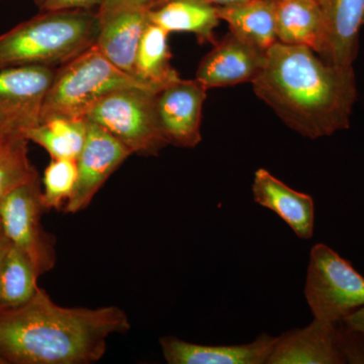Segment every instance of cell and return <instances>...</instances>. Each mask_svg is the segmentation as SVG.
Segmentation results:
<instances>
[{
	"mask_svg": "<svg viewBox=\"0 0 364 364\" xmlns=\"http://www.w3.org/2000/svg\"><path fill=\"white\" fill-rule=\"evenodd\" d=\"M37 170L28 155V141L16 144L0 157V205L11 191L38 178Z\"/></svg>",
	"mask_w": 364,
	"mask_h": 364,
	"instance_id": "cb8c5ba5",
	"label": "cell"
},
{
	"mask_svg": "<svg viewBox=\"0 0 364 364\" xmlns=\"http://www.w3.org/2000/svg\"><path fill=\"white\" fill-rule=\"evenodd\" d=\"M33 1L37 2V1H38V0H33Z\"/></svg>",
	"mask_w": 364,
	"mask_h": 364,
	"instance_id": "4dcf8cb0",
	"label": "cell"
},
{
	"mask_svg": "<svg viewBox=\"0 0 364 364\" xmlns=\"http://www.w3.org/2000/svg\"><path fill=\"white\" fill-rule=\"evenodd\" d=\"M46 212L40 179L18 186L0 205V226L11 245L20 249L40 277L56 264V240L42 225Z\"/></svg>",
	"mask_w": 364,
	"mask_h": 364,
	"instance_id": "ba28073f",
	"label": "cell"
},
{
	"mask_svg": "<svg viewBox=\"0 0 364 364\" xmlns=\"http://www.w3.org/2000/svg\"><path fill=\"white\" fill-rule=\"evenodd\" d=\"M277 42L310 48L320 56L325 23L318 0H274Z\"/></svg>",
	"mask_w": 364,
	"mask_h": 364,
	"instance_id": "e0dca14e",
	"label": "cell"
},
{
	"mask_svg": "<svg viewBox=\"0 0 364 364\" xmlns=\"http://www.w3.org/2000/svg\"><path fill=\"white\" fill-rule=\"evenodd\" d=\"M325 23L320 57L341 69H352L358 58L359 35L364 26V0H318Z\"/></svg>",
	"mask_w": 364,
	"mask_h": 364,
	"instance_id": "5bb4252c",
	"label": "cell"
},
{
	"mask_svg": "<svg viewBox=\"0 0 364 364\" xmlns=\"http://www.w3.org/2000/svg\"><path fill=\"white\" fill-rule=\"evenodd\" d=\"M150 23L167 33H193L200 44L217 43L215 28L219 26L217 6L203 0H168L150 9Z\"/></svg>",
	"mask_w": 364,
	"mask_h": 364,
	"instance_id": "ac0fdd59",
	"label": "cell"
},
{
	"mask_svg": "<svg viewBox=\"0 0 364 364\" xmlns=\"http://www.w3.org/2000/svg\"><path fill=\"white\" fill-rule=\"evenodd\" d=\"M131 327L119 306L66 308L39 287L23 305L0 309V358L6 364L95 363L109 337Z\"/></svg>",
	"mask_w": 364,
	"mask_h": 364,
	"instance_id": "7a4b0ae2",
	"label": "cell"
},
{
	"mask_svg": "<svg viewBox=\"0 0 364 364\" xmlns=\"http://www.w3.org/2000/svg\"><path fill=\"white\" fill-rule=\"evenodd\" d=\"M252 86L289 129L305 138L316 140L350 127L358 100L354 69L333 66L310 48L275 43Z\"/></svg>",
	"mask_w": 364,
	"mask_h": 364,
	"instance_id": "6da1fadb",
	"label": "cell"
},
{
	"mask_svg": "<svg viewBox=\"0 0 364 364\" xmlns=\"http://www.w3.org/2000/svg\"><path fill=\"white\" fill-rule=\"evenodd\" d=\"M168 1V0H149V6L151 9H154L160 4H164V2ZM207 1L208 4H213L215 6H227V4H236V2L243 1V0H203Z\"/></svg>",
	"mask_w": 364,
	"mask_h": 364,
	"instance_id": "4316f807",
	"label": "cell"
},
{
	"mask_svg": "<svg viewBox=\"0 0 364 364\" xmlns=\"http://www.w3.org/2000/svg\"><path fill=\"white\" fill-rule=\"evenodd\" d=\"M77 162L52 159L43 176L42 203L46 210H64L77 183Z\"/></svg>",
	"mask_w": 364,
	"mask_h": 364,
	"instance_id": "603a6c76",
	"label": "cell"
},
{
	"mask_svg": "<svg viewBox=\"0 0 364 364\" xmlns=\"http://www.w3.org/2000/svg\"><path fill=\"white\" fill-rule=\"evenodd\" d=\"M252 195L254 202L274 212L299 239H312L315 225L312 196L289 188L264 168L256 170L254 174Z\"/></svg>",
	"mask_w": 364,
	"mask_h": 364,
	"instance_id": "2e32d148",
	"label": "cell"
},
{
	"mask_svg": "<svg viewBox=\"0 0 364 364\" xmlns=\"http://www.w3.org/2000/svg\"><path fill=\"white\" fill-rule=\"evenodd\" d=\"M277 336L262 333L250 343L203 345L174 336L160 338V347L169 364H267Z\"/></svg>",
	"mask_w": 364,
	"mask_h": 364,
	"instance_id": "9a60e30c",
	"label": "cell"
},
{
	"mask_svg": "<svg viewBox=\"0 0 364 364\" xmlns=\"http://www.w3.org/2000/svg\"><path fill=\"white\" fill-rule=\"evenodd\" d=\"M40 274L20 249L9 246L0 270V309L16 308L37 293Z\"/></svg>",
	"mask_w": 364,
	"mask_h": 364,
	"instance_id": "7402d4cb",
	"label": "cell"
},
{
	"mask_svg": "<svg viewBox=\"0 0 364 364\" xmlns=\"http://www.w3.org/2000/svg\"><path fill=\"white\" fill-rule=\"evenodd\" d=\"M207 91L196 78H181L157 93L158 123L167 145L193 149L202 142L200 127Z\"/></svg>",
	"mask_w": 364,
	"mask_h": 364,
	"instance_id": "7c38bea8",
	"label": "cell"
},
{
	"mask_svg": "<svg viewBox=\"0 0 364 364\" xmlns=\"http://www.w3.org/2000/svg\"><path fill=\"white\" fill-rule=\"evenodd\" d=\"M23 141H14V142H11V141H6L4 140V139H0V157H1L2 155L6 154L9 150L13 149L16 144L23 142Z\"/></svg>",
	"mask_w": 364,
	"mask_h": 364,
	"instance_id": "f1b7e54d",
	"label": "cell"
},
{
	"mask_svg": "<svg viewBox=\"0 0 364 364\" xmlns=\"http://www.w3.org/2000/svg\"><path fill=\"white\" fill-rule=\"evenodd\" d=\"M9 246H11V243L7 240L6 235H4L1 226H0V270H1L2 263H4Z\"/></svg>",
	"mask_w": 364,
	"mask_h": 364,
	"instance_id": "83f0119b",
	"label": "cell"
},
{
	"mask_svg": "<svg viewBox=\"0 0 364 364\" xmlns=\"http://www.w3.org/2000/svg\"><path fill=\"white\" fill-rule=\"evenodd\" d=\"M168 36L166 31L150 23L136 51L133 76L155 92L181 79L171 64Z\"/></svg>",
	"mask_w": 364,
	"mask_h": 364,
	"instance_id": "ffe728a7",
	"label": "cell"
},
{
	"mask_svg": "<svg viewBox=\"0 0 364 364\" xmlns=\"http://www.w3.org/2000/svg\"><path fill=\"white\" fill-rule=\"evenodd\" d=\"M157 93L144 88L114 91L93 105L86 119L109 132L132 154L158 156L168 145L158 123Z\"/></svg>",
	"mask_w": 364,
	"mask_h": 364,
	"instance_id": "5b68a950",
	"label": "cell"
},
{
	"mask_svg": "<svg viewBox=\"0 0 364 364\" xmlns=\"http://www.w3.org/2000/svg\"><path fill=\"white\" fill-rule=\"evenodd\" d=\"M91 9L43 11L0 35V70L39 65L58 68L95 44Z\"/></svg>",
	"mask_w": 364,
	"mask_h": 364,
	"instance_id": "3957f363",
	"label": "cell"
},
{
	"mask_svg": "<svg viewBox=\"0 0 364 364\" xmlns=\"http://www.w3.org/2000/svg\"><path fill=\"white\" fill-rule=\"evenodd\" d=\"M0 139H1V138H0Z\"/></svg>",
	"mask_w": 364,
	"mask_h": 364,
	"instance_id": "1f68e13d",
	"label": "cell"
},
{
	"mask_svg": "<svg viewBox=\"0 0 364 364\" xmlns=\"http://www.w3.org/2000/svg\"><path fill=\"white\" fill-rule=\"evenodd\" d=\"M124 88L153 91L117 68L95 45L91 46L56 68L54 80L43 105L41 121L53 116L86 117L98 100Z\"/></svg>",
	"mask_w": 364,
	"mask_h": 364,
	"instance_id": "277c9868",
	"label": "cell"
},
{
	"mask_svg": "<svg viewBox=\"0 0 364 364\" xmlns=\"http://www.w3.org/2000/svg\"><path fill=\"white\" fill-rule=\"evenodd\" d=\"M105 0H38L36 4L43 11L67 9H91L102 6Z\"/></svg>",
	"mask_w": 364,
	"mask_h": 364,
	"instance_id": "d4e9b609",
	"label": "cell"
},
{
	"mask_svg": "<svg viewBox=\"0 0 364 364\" xmlns=\"http://www.w3.org/2000/svg\"><path fill=\"white\" fill-rule=\"evenodd\" d=\"M217 13L230 32L248 44L267 51L277 42L274 0H243L217 6Z\"/></svg>",
	"mask_w": 364,
	"mask_h": 364,
	"instance_id": "d6986e66",
	"label": "cell"
},
{
	"mask_svg": "<svg viewBox=\"0 0 364 364\" xmlns=\"http://www.w3.org/2000/svg\"><path fill=\"white\" fill-rule=\"evenodd\" d=\"M267 364H364V334L344 321L314 318L277 336Z\"/></svg>",
	"mask_w": 364,
	"mask_h": 364,
	"instance_id": "52a82bcc",
	"label": "cell"
},
{
	"mask_svg": "<svg viewBox=\"0 0 364 364\" xmlns=\"http://www.w3.org/2000/svg\"><path fill=\"white\" fill-rule=\"evenodd\" d=\"M149 0H105L95 11V47L117 68L133 76L136 51L149 26ZM134 77V76H133Z\"/></svg>",
	"mask_w": 364,
	"mask_h": 364,
	"instance_id": "30bf717a",
	"label": "cell"
},
{
	"mask_svg": "<svg viewBox=\"0 0 364 364\" xmlns=\"http://www.w3.org/2000/svg\"><path fill=\"white\" fill-rule=\"evenodd\" d=\"M132 155L131 151L109 132L87 119L85 144L76 160L77 183L63 212L76 214L85 210L107 179Z\"/></svg>",
	"mask_w": 364,
	"mask_h": 364,
	"instance_id": "8fae6325",
	"label": "cell"
},
{
	"mask_svg": "<svg viewBox=\"0 0 364 364\" xmlns=\"http://www.w3.org/2000/svg\"><path fill=\"white\" fill-rule=\"evenodd\" d=\"M305 296L314 318L340 322L364 306V277L326 244L310 252Z\"/></svg>",
	"mask_w": 364,
	"mask_h": 364,
	"instance_id": "8992f818",
	"label": "cell"
},
{
	"mask_svg": "<svg viewBox=\"0 0 364 364\" xmlns=\"http://www.w3.org/2000/svg\"><path fill=\"white\" fill-rule=\"evenodd\" d=\"M267 51L230 32L200 60L196 79L207 90L252 83L262 71Z\"/></svg>",
	"mask_w": 364,
	"mask_h": 364,
	"instance_id": "4fadbf2b",
	"label": "cell"
},
{
	"mask_svg": "<svg viewBox=\"0 0 364 364\" xmlns=\"http://www.w3.org/2000/svg\"><path fill=\"white\" fill-rule=\"evenodd\" d=\"M55 72L56 68L39 65L0 70V138L28 141V132L40 124Z\"/></svg>",
	"mask_w": 364,
	"mask_h": 364,
	"instance_id": "9c48e42d",
	"label": "cell"
},
{
	"mask_svg": "<svg viewBox=\"0 0 364 364\" xmlns=\"http://www.w3.org/2000/svg\"><path fill=\"white\" fill-rule=\"evenodd\" d=\"M87 136V119L53 116L26 134V140L44 148L52 159L77 160Z\"/></svg>",
	"mask_w": 364,
	"mask_h": 364,
	"instance_id": "44dd1931",
	"label": "cell"
},
{
	"mask_svg": "<svg viewBox=\"0 0 364 364\" xmlns=\"http://www.w3.org/2000/svg\"><path fill=\"white\" fill-rule=\"evenodd\" d=\"M343 321L352 329L364 334V306L352 313L348 317L345 318Z\"/></svg>",
	"mask_w": 364,
	"mask_h": 364,
	"instance_id": "484cf974",
	"label": "cell"
},
{
	"mask_svg": "<svg viewBox=\"0 0 364 364\" xmlns=\"http://www.w3.org/2000/svg\"><path fill=\"white\" fill-rule=\"evenodd\" d=\"M0 364H6L4 360H2L1 358H0Z\"/></svg>",
	"mask_w": 364,
	"mask_h": 364,
	"instance_id": "f546056e",
	"label": "cell"
}]
</instances>
